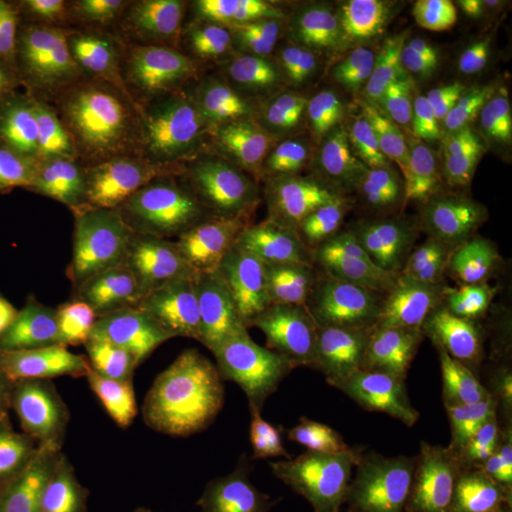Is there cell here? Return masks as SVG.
<instances>
[{
	"label": "cell",
	"mask_w": 512,
	"mask_h": 512,
	"mask_svg": "<svg viewBox=\"0 0 512 512\" xmlns=\"http://www.w3.org/2000/svg\"><path fill=\"white\" fill-rule=\"evenodd\" d=\"M200 123L251 234L325 248L393 288L367 234L373 151L353 117L328 100L279 89H200Z\"/></svg>",
	"instance_id": "3"
},
{
	"label": "cell",
	"mask_w": 512,
	"mask_h": 512,
	"mask_svg": "<svg viewBox=\"0 0 512 512\" xmlns=\"http://www.w3.org/2000/svg\"><path fill=\"white\" fill-rule=\"evenodd\" d=\"M46 185L83 276L140 305L251 234L205 146L200 89L171 77L60 69Z\"/></svg>",
	"instance_id": "2"
},
{
	"label": "cell",
	"mask_w": 512,
	"mask_h": 512,
	"mask_svg": "<svg viewBox=\"0 0 512 512\" xmlns=\"http://www.w3.org/2000/svg\"><path fill=\"white\" fill-rule=\"evenodd\" d=\"M109 512H254V495L231 476L168 473L117 481Z\"/></svg>",
	"instance_id": "15"
},
{
	"label": "cell",
	"mask_w": 512,
	"mask_h": 512,
	"mask_svg": "<svg viewBox=\"0 0 512 512\" xmlns=\"http://www.w3.org/2000/svg\"><path fill=\"white\" fill-rule=\"evenodd\" d=\"M60 63L52 12L0 0V180L49 211L46 146Z\"/></svg>",
	"instance_id": "10"
},
{
	"label": "cell",
	"mask_w": 512,
	"mask_h": 512,
	"mask_svg": "<svg viewBox=\"0 0 512 512\" xmlns=\"http://www.w3.org/2000/svg\"><path fill=\"white\" fill-rule=\"evenodd\" d=\"M114 484L60 461L0 421V512H109Z\"/></svg>",
	"instance_id": "13"
},
{
	"label": "cell",
	"mask_w": 512,
	"mask_h": 512,
	"mask_svg": "<svg viewBox=\"0 0 512 512\" xmlns=\"http://www.w3.org/2000/svg\"><path fill=\"white\" fill-rule=\"evenodd\" d=\"M66 254L55 217L46 205L0 180V299L49 271Z\"/></svg>",
	"instance_id": "14"
},
{
	"label": "cell",
	"mask_w": 512,
	"mask_h": 512,
	"mask_svg": "<svg viewBox=\"0 0 512 512\" xmlns=\"http://www.w3.org/2000/svg\"><path fill=\"white\" fill-rule=\"evenodd\" d=\"M419 470L476 495H512V282L421 322Z\"/></svg>",
	"instance_id": "7"
},
{
	"label": "cell",
	"mask_w": 512,
	"mask_h": 512,
	"mask_svg": "<svg viewBox=\"0 0 512 512\" xmlns=\"http://www.w3.org/2000/svg\"><path fill=\"white\" fill-rule=\"evenodd\" d=\"M157 302L254 498L419 467L421 319L348 259L248 234Z\"/></svg>",
	"instance_id": "1"
},
{
	"label": "cell",
	"mask_w": 512,
	"mask_h": 512,
	"mask_svg": "<svg viewBox=\"0 0 512 512\" xmlns=\"http://www.w3.org/2000/svg\"><path fill=\"white\" fill-rule=\"evenodd\" d=\"M0 421L117 484L114 384L100 288L46 274L0 299Z\"/></svg>",
	"instance_id": "5"
},
{
	"label": "cell",
	"mask_w": 512,
	"mask_h": 512,
	"mask_svg": "<svg viewBox=\"0 0 512 512\" xmlns=\"http://www.w3.org/2000/svg\"><path fill=\"white\" fill-rule=\"evenodd\" d=\"M49 12L63 57L83 52L106 72L163 77L208 46L205 12L191 0H69Z\"/></svg>",
	"instance_id": "11"
},
{
	"label": "cell",
	"mask_w": 512,
	"mask_h": 512,
	"mask_svg": "<svg viewBox=\"0 0 512 512\" xmlns=\"http://www.w3.org/2000/svg\"><path fill=\"white\" fill-rule=\"evenodd\" d=\"M367 0H231L205 12L208 46L265 72L319 74L365 49L384 15Z\"/></svg>",
	"instance_id": "9"
},
{
	"label": "cell",
	"mask_w": 512,
	"mask_h": 512,
	"mask_svg": "<svg viewBox=\"0 0 512 512\" xmlns=\"http://www.w3.org/2000/svg\"><path fill=\"white\" fill-rule=\"evenodd\" d=\"M365 46L370 89L424 134L512 143V0L390 6Z\"/></svg>",
	"instance_id": "6"
},
{
	"label": "cell",
	"mask_w": 512,
	"mask_h": 512,
	"mask_svg": "<svg viewBox=\"0 0 512 512\" xmlns=\"http://www.w3.org/2000/svg\"><path fill=\"white\" fill-rule=\"evenodd\" d=\"M370 154L367 234L384 274L439 293L512 282V143L399 134Z\"/></svg>",
	"instance_id": "4"
},
{
	"label": "cell",
	"mask_w": 512,
	"mask_h": 512,
	"mask_svg": "<svg viewBox=\"0 0 512 512\" xmlns=\"http://www.w3.org/2000/svg\"><path fill=\"white\" fill-rule=\"evenodd\" d=\"M100 305L114 384L117 481L168 473L234 478L217 416L163 322L103 288Z\"/></svg>",
	"instance_id": "8"
},
{
	"label": "cell",
	"mask_w": 512,
	"mask_h": 512,
	"mask_svg": "<svg viewBox=\"0 0 512 512\" xmlns=\"http://www.w3.org/2000/svg\"><path fill=\"white\" fill-rule=\"evenodd\" d=\"M254 512H512V495H476L419 467H370L254 498Z\"/></svg>",
	"instance_id": "12"
}]
</instances>
